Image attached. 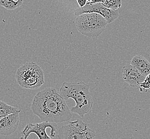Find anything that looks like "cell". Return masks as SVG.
<instances>
[{"label": "cell", "instance_id": "1", "mask_svg": "<svg viewBox=\"0 0 150 139\" xmlns=\"http://www.w3.org/2000/svg\"><path fill=\"white\" fill-rule=\"evenodd\" d=\"M31 109L35 115L47 123H61L72 118V112L66 100L53 88L38 92L33 99Z\"/></svg>", "mask_w": 150, "mask_h": 139}, {"label": "cell", "instance_id": "2", "mask_svg": "<svg viewBox=\"0 0 150 139\" xmlns=\"http://www.w3.org/2000/svg\"><path fill=\"white\" fill-rule=\"evenodd\" d=\"M59 93L66 101L69 99L75 101L76 105L70 110L72 113L84 117L92 109L93 101L90 93V86L83 81L64 82Z\"/></svg>", "mask_w": 150, "mask_h": 139}, {"label": "cell", "instance_id": "3", "mask_svg": "<svg viewBox=\"0 0 150 139\" xmlns=\"http://www.w3.org/2000/svg\"><path fill=\"white\" fill-rule=\"evenodd\" d=\"M16 79L20 87L28 90H37L45 83L44 71L35 63L21 65L16 73Z\"/></svg>", "mask_w": 150, "mask_h": 139}, {"label": "cell", "instance_id": "4", "mask_svg": "<svg viewBox=\"0 0 150 139\" xmlns=\"http://www.w3.org/2000/svg\"><path fill=\"white\" fill-rule=\"evenodd\" d=\"M107 20L96 13L84 14L77 16L76 26L79 32L89 38L98 37L107 27Z\"/></svg>", "mask_w": 150, "mask_h": 139}, {"label": "cell", "instance_id": "5", "mask_svg": "<svg viewBox=\"0 0 150 139\" xmlns=\"http://www.w3.org/2000/svg\"><path fill=\"white\" fill-rule=\"evenodd\" d=\"M58 131L57 139H93L96 136L95 131L81 119L69 122Z\"/></svg>", "mask_w": 150, "mask_h": 139}, {"label": "cell", "instance_id": "6", "mask_svg": "<svg viewBox=\"0 0 150 139\" xmlns=\"http://www.w3.org/2000/svg\"><path fill=\"white\" fill-rule=\"evenodd\" d=\"M57 125L56 123L42 122L40 123H29L21 132L20 139H27L30 134H35L38 139H54L57 136Z\"/></svg>", "mask_w": 150, "mask_h": 139}, {"label": "cell", "instance_id": "7", "mask_svg": "<svg viewBox=\"0 0 150 139\" xmlns=\"http://www.w3.org/2000/svg\"><path fill=\"white\" fill-rule=\"evenodd\" d=\"M89 13H96L101 15L107 20L108 24L112 23L119 16L118 10L108 9L102 4V3L90 4L87 3L83 8H78L74 11V14L76 16Z\"/></svg>", "mask_w": 150, "mask_h": 139}, {"label": "cell", "instance_id": "8", "mask_svg": "<svg viewBox=\"0 0 150 139\" xmlns=\"http://www.w3.org/2000/svg\"><path fill=\"white\" fill-rule=\"evenodd\" d=\"M19 122V112L12 113L0 119V135H11L17 130Z\"/></svg>", "mask_w": 150, "mask_h": 139}, {"label": "cell", "instance_id": "9", "mask_svg": "<svg viewBox=\"0 0 150 139\" xmlns=\"http://www.w3.org/2000/svg\"><path fill=\"white\" fill-rule=\"evenodd\" d=\"M145 77L130 64L125 65L123 68V79L131 87L139 88Z\"/></svg>", "mask_w": 150, "mask_h": 139}, {"label": "cell", "instance_id": "10", "mask_svg": "<svg viewBox=\"0 0 150 139\" xmlns=\"http://www.w3.org/2000/svg\"><path fill=\"white\" fill-rule=\"evenodd\" d=\"M130 64L145 77L150 74V63L141 55H136L130 61Z\"/></svg>", "mask_w": 150, "mask_h": 139}, {"label": "cell", "instance_id": "11", "mask_svg": "<svg viewBox=\"0 0 150 139\" xmlns=\"http://www.w3.org/2000/svg\"><path fill=\"white\" fill-rule=\"evenodd\" d=\"M21 110L16 107H12L5 102L0 100V119L12 113H20Z\"/></svg>", "mask_w": 150, "mask_h": 139}, {"label": "cell", "instance_id": "12", "mask_svg": "<svg viewBox=\"0 0 150 139\" xmlns=\"http://www.w3.org/2000/svg\"><path fill=\"white\" fill-rule=\"evenodd\" d=\"M23 0H0V6L9 10H13L21 6Z\"/></svg>", "mask_w": 150, "mask_h": 139}, {"label": "cell", "instance_id": "13", "mask_svg": "<svg viewBox=\"0 0 150 139\" xmlns=\"http://www.w3.org/2000/svg\"><path fill=\"white\" fill-rule=\"evenodd\" d=\"M102 4L108 9L118 10L121 8L122 1L121 0H105Z\"/></svg>", "mask_w": 150, "mask_h": 139}, {"label": "cell", "instance_id": "14", "mask_svg": "<svg viewBox=\"0 0 150 139\" xmlns=\"http://www.w3.org/2000/svg\"><path fill=\"white\" fill-rule=\"evenodd\" d=\"M140 92H143L144 90L150 88V74L146 76L144 81L142 83L139 87Z\"/></svg>", "mask_w": 150, "mask_h": 139}, {"label": "cell", "instance_id": "15", "mask_svg": "<svg viewBox=\"0 0 150 139\" xmlns=\"http://www.w3.org/2000/svg\"><path fill=\"white\" fill-rule=\"evenodd\" d=\"M78 2V5L80 6V8H83V6L86 4L87 1V0H77Z\"/></svg>", "mask_w": 150, "mask_h": 139}, {"label": "cell", "instance_id": "16", "mask_svg": "<svg viewBox=\"0 0 150 139\" xmlns=\"http://www.w3.org/2000/svg\"><path fill=\"white\" fill-rule=\"evenodd\" d=\"M105 0H94L92 3L90 4H96V3H103Z\"/></svg>", "mask_w": 150, "mask_h": 139}, {"label": "cell", "instance_id": "17", "mask_svg": "<svg viewBox=\"0 0 150 139\" xmlns=\"http://www.w3.org/2000/svg\"><path fill=\"white\" fill-rule=\"evenodd\" d=\"M87 3H92L94 0H87Z\"/></svg>", "mask_w": 150, "mask_h": 139}, {"label": "cell", "instance_id": "18", "mask_svg": "<svg viewBox=\"0 0 150 139\" xmlns=\"http://www.w3.org/2000/svg\"><path fill=\"white\" fill-rule=\"evenodd\" d=\"M14 1H18V0H14Z\"/></svg>", "mask_w": 150, "mask_h": 139}]
</instances>
